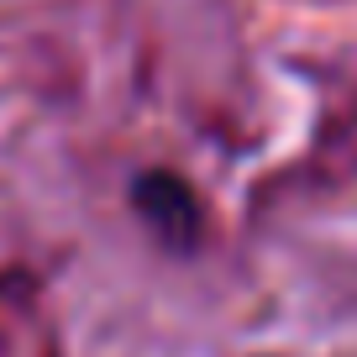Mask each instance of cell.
Returning a JSON list of instances; mask_svg holds the SVG:
<instances>
[{"label": "cell", "mask_w": 357, "mask_h": 357, "mask_svg": "<svg viewBox=\"0 0 357 357\" xmlns=\"http://www.w3.org/2000/svg\"><path fill=\"white\" fill-rule=\"evenodd\" d=\"M137 211L158 226V236L174 247H190L195 236V200L190 190L168 174H153V178H137Z\"/></svg>", "instance_id": "cell-1"}]
</instances>
